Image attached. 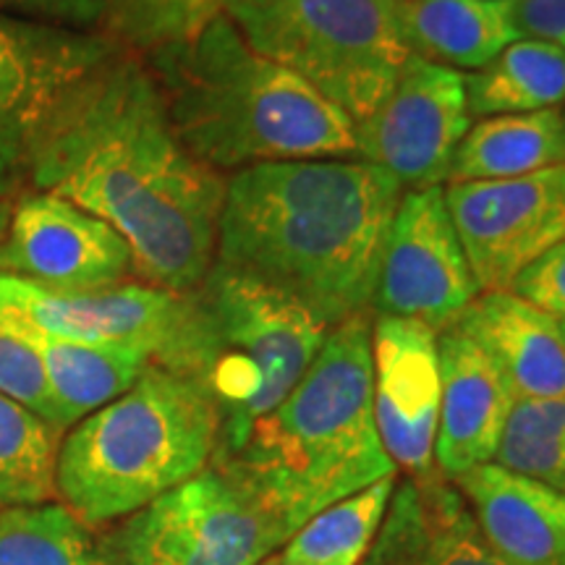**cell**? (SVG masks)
<instances>
[{"instance_id": "5bb4252c", "label": "cell", "mask_w": 565, "mask_h": 565, "mask_svg": "<svg viewBox=\"0 0 565 565\" xmlns=\"http://www.w3.org/2000/svg\"><path fill=\"white\" fill-rule=\"evenodd\" d=\"M0 275L47 291H100L137 278L121 233L74 202L38 189L11 200L9 225L0 236Z\"/></svg>"}, {"instance_id": "7402d4cb", "label": "cell", "mask_w": 565, "mask_h": 565, "mask_svg": "<svg viewBox=\"0 0 565 565\" xmlns=\"http://www.w3.org/2000/svg\"><path fill=\"white\" fill-rule=\"evenodd\" d=\"M565 162L563 110L492 116L466 131L450 160L448 181L519 179Z\"/></svg>"}, {"instance_id": "2e32d148", "label": "cell", "mask_w": 565, "mask_h": 565, "mask_svg": "<svg viewBox=\"0 0 565 565\" xmlns=\"http://www.w3.org/2000/svg\"><path fill=\"white\" fill-rule=\"evenodd\" d=\"M440 351V416L435 469L445 479L492 463L511 419L515 395L487 353L456 328L437 338Z\"/></svg>"}, {"instance_id": "ba28073f", "label": "cell", "mask_w": 565, "mask_h": 565, "mask_svg": "<svg viewBox=\"0 0 565 565\" xmlns=\"http://www.w3.org/2000/svg\"><path fill=\"white\" fill-rule=\"evenodd\" d=\"M294 532L225 466L207 469L116 521L97 545L108 565H257Z\"/></svg>"}, {"instance_id": "8992f818", "label": "cell", "mask_w": 565, "mask_h": 565, "mask_svg": "<svg viewBox=\"0 0 565 565\" xmlns=\"http://www.w3.org/2000/svg\"><path fill=\"white\" fill-rule=\"evenodd\" d=\"M192 299L202 330L200 383L221 414L212 461L242 448L252 424L301 383L328 328L291 296L212 263Z\"/></svg>"}, {"instance_id": "8fae6325", "label": "cell", "mask_w": 565, "mask_h": 565, "mask_svg": "<svg viewBox=\"0 0 565 565\" xmlns=\"http://www.w3.org/2000/svg\"><path fill=\"white\" fill-rule=\"evenodd\" d=\"M445 204L479 294L511 291L529 265L565 242V162L519 179L450 183Z\"/></svg>"}, {"instance_id": "9a60e30c", "label": "cell", "mask_w": 565, "mask_h": 565, "mask_svg": "<svg viewBox=\"0 0 565 565\" xmlns=\"http://www.w3.org/2000/svg\"><path fill=\"white\" fill-rule=\"evenodd\" d=\"M429 324L372 315V404L380 440L406 477L433 475L440 351Z\"/></svg>"}, {"instance_id": "277c9868", "label": "cell", "mask_w": 565, "mask_h": 565, "mask_svg": "<svg viewBox=\"0 0 565 565\" xmlns=\"http://www.w3.org/2000/svg\"><path fill=\"white\" fill-rule=\"evenodd\" d=\"M225 466L296 532L324 508L398 477L372 404V309L324 335L280 406L252 424Z\"/></svg>"}, {"instance_id": "6da1fadb", "label": "cell", "mask_w": 565, "mask_h": 565, "mask_svg": "<svg viewBox=\"0 0 565 565\" xmlns=\"http://www.w3.org/2000/svg\"><path fill=\"white\" fill-rule=\"evenodd\" d=\"M30 189L110 223L147 286L186 294L215 263L223 173L186 150L152 71L126 47L63 105L32 160Z\"/></svg>"}, {"instance_id": "d590c367", "label": "cell", "mask_w": 565, "mask_h": 565, "mask_svg": "<svg viewBox=\"0 0 565 565\" xmlns=\"http://www.w3.org/2000/svg\"><path fill=\"white\" fill-rule=\"evenodd\" d=\"M563 129H565V110H563Z\"/></svg>"}, {"instance_id": "7c38bea8", "label": "cell", "mask_w": 565, "mask_h": 565, "mask_svg": "<svg viewBox=\"0 0 565 565\" xmlns=\"http://www.w3.org/2000/svg\"><path fill=\"white\" fill-rule=\"evenodd\" d=\"M477 296L445 189L404 192L380 254L372 315L416 320L443 333Z\"/></svg>"}, {"instance_id": "4dcf8cb0", "label": "cell", "mask_w": 565, "mask_h": 565, "mask_svg": "<svg viewBox=\"0 0 565 565\" xmlns=\"http://www.w3.org/2000/svg\"><path fill=\"white\" fill-rule=\"evenodd\" d=\"M511 291L557 320L565 317V242L529 265L515 278Z\"/></svg>"}, {"instance_id": "52a82bcc", "label": "cell", "mask_w": 565, "mask_h": 565, "mask_svg": "<svg viewBox=\"0 0 565 565\" xmlns=\"http://www.w3.org/2000/svg\"><path fill=\"white\" fill-rule=\"evenodd\" d=\"M398 0H225L259 55L294 71L351 118H370L408 61Z\"/></svg>"}, {"instance_id": "5b68a950", "label": "cell", "mask_w": 565, "mask_h": 565, "mask_svg": "<svg viewBox=\"0 0 565 565\" xmlns=\"http://www.w3.org/2000/svg\"><path fill=\"white\" fill-rule=\"evenodd\" d=\"M221 414L207 387L152 364L61 440L55 498L92 526L116 524L207 469Z\"/></svg>"}, {"instance_id": "9c48e42d", "label": "cell", "mask_w": 565, "mask_h": 565, "mask_svg": "<svg viewBox=\"0 0 565 565\" xmlns=\"http://www.w3.org/2000/svg\"><path fill=\"white\" fill-rule=\"evenodd\" d=\"M0 324L76 343L131 345L166 370L196 377L200 322L192 294L147 282L100 291H47L0 275Z\"/></svg>"}, {"instance_id": "1f68e13d", "label": "cell", "mask_w": 565, "mask_h": 565, "mask_svg": "<svg viewBox=\"0 0 565 565\" xmlns=\"http://www.w3.org/2000/svg\"><path fill=\"white\" fill-rule=\"evenodd\" d=\"M515 40H542L565 51V0H500Z\"/></svg>"}, {"instance_id": "30bf717a", "label": "cell", "mask_w": 565, "mask_h": 565, "mask_svg": "<svg viewBox=\"0 0 565 565\" xmlns=\"http://www.w3.org/2000/svg\"><path fill=\"white\" fill-rule=\"evenodd\" d=\"M116 40L0 13V200L30 189L32 160L74 89Z\"/></svg>"}, {"instance_id": "836d02e7", "label": "cell", "mask_w": 565, "mask_h": 565, "mask_svg": "<svg viewBox=\"0 0 565 565\" xmlns=\"http://www.w3.org/2000/svg\"><path fill=\"white\" fill-rule=\"evenodd\" d=\"M257 565H282V563L278 561V553H275V555H270V557H265V561L257 563Z\"/></svg>"}, {"instance_id": "e575fe53", "label": "cell", "mask_w": 565, "mask_h": 565, "mask_svg": "<svg viewBox=\"0 0 565 565\" xmlns=\"http://www.w3.org/2000/svg\"><path fill=\"white\" fill-rule=\"evenodd\" d=\"M557 322H561V330H563V338H565V317H561V320H557Z\"/></svg>"}, {"instance_id": "484cf974", "label": "cell", "mask_w": 565, "mask_h": 565, "mask_svg": "<svg viewBox=\"0 0 565 565\" xmlns=\"http://www.w3.org/2000/svg\"><path fill=\"white\" fill-rule=\"evenodd\" d=\"M0 565H108L97 536L66 505L0 508Z\"/></svg>"}, {"instance_id": "44dd1931", "label": "cell", "mask_w": 565, "mask_h": 565, "mask_svg": "<svg viewBox=\"0 0 565 565\" xmlns=\"http://www.w3.org/2000/svg\"><path fill=\"white\" fill-rule=\"evenodd\" d=\"M408 53L448 68L479 71L515 40L500 0H398Z\"/></svg>"}, {"instance_id": "f546056e", "label": "cell", "mask_w": 565, "mask_h": 565, "mask_svg": "<svg viewBox=\"0 0 565 565\" xmlns=\"http://www.w3.org/2000/svg\"><path fill=\"white\" fill-rule=\"evenodd\" d=\"M113 0H0V13L13 11L21 19L66 26L76 32H105Z\"/></svg>"}, {"instance_id": "ffe728a7", "label": "cell", "mask_w": 565, "mask_h": 565, "mask_svg": "<svg viewBox=\"0 0 565 565\" xmlns=\"http://www.w3.org/2000/svg\"><path fill=\"white\" fill-rule=\"evenodd\" d=\"M17 333L30 338L40 351L53 393L58 433H68L84 416L108 406L154 364L150 353L131 345L76 343L34 330H17Z\"/></svg>"}, {"instance_id": "603a6c76", "label": "cell", "mask_w": 565, "mask_h": 565, "mask_svg": "<svg viewBox=\"0 0 565 565\" xmlns=\"http://www.w3.org/2000/svg\"><path fill=\"white\" fill-rule=\"evenodd\" d=\"M469 116H519L565 103V51L542 40H513L484 68L463 76Z\"/></svg>"}, {"instance_id": "f1b7e54d", "label": "cell", "mask_w": 565, "mask_h": 565, "mask_svg": "<svg viewBox=\"0 0 565 565\" xmlns=\"http://www.w3.org/2000/svg\"><path fill=\"white\" fill-rule=\"evenodd\" d=\"M0 393L55 427L53 393L40 351L30 338L0 324ZM63 435V433H61Z\"/></svg>"}, {"instance_id": "3957f363", "label": "cell", "mask_w": 565, "mask_h": 565, "mask_svg": "<svg viewBox=\"0 0 565 565\" xmlns=\"http://www.w3.org/2000/svg\"><path fill=\"white\" fill-rule=\"evenodd\" d=\"M186 150L217 173L259 162L356 158L353 121L259 55L221 13L194 40L141 55Z\"/></svg>"}, {"instance_id": "4316f807", "label": "cell", "mask_w": 565, "mask_h": 565, "mask_svg": "<svg viewBox=\"0 0 565 565\" xmlns=\"http://www.w3.org/2000/svg\"><path fill=\"white\" fill-rule=\"evenodd\" d=\"M494 463L565 494V395L515 401Z\"/></svg>"}, {"instance_id": "83f0119b", "label": "cell", "mask_w": 565, "mask_h": 565, "mask_svg": "<svg viewBox=\"0 0 565 565\" xmlns=\"http://www.w3.org/2000/svg\"><path fill=\"white\" fill-rule=\"evenodd\" d=\"M225 0H113L105 38L145 55L162 45L194 40L223 13Z\"/></svg>"}, {"instance_id": "d6986e66", "label": "cell", "mask_w": 565, "mask_h": 565, "mask_svg": "<svg viewBox=\"0 0 565 565\" xmlns=\"http://www.w3.org/2000/svg\"><path fill=\"white\" fill-rule=\"evenodd\" d=\"M490 547L511 565H565V494L500 463L454 479Z\"/></svg>"}, {"instance_id": "4fadbf2b", "label": "cell", "mask_w": 565, "mask_h": 565, "mask_svg": "<svg viewBox=\"0 0 565 565\" xmlns=\"http://www.w3.org/2000/svg\"><path fill=\"white\" fill-rule=\"evenodd\" d=\"M463 74L408 55L377 110L356 131V158L393 175L404 192L440 186L471 129Z\"/></svg>"}, {"instance_id": "7a4b0ae2", "label": "cell", "mask_w": 565, "mask_h": 565, "mask_svg": "<svg viewBox=\"0 0 565 565\" xmlns=\"http://www.w3.org/2000/svg\"><path fill=\"white\" fill-rule=\"evenodd\" d=\"M404 186L359 158L259 162L225 179L215 263L265 282L324 328L366 312Z\"/></svg>"}, {"instance_id": "d4e9b609", "label": "cell", "mask_w": 565, "mask_h": 565, "mask_svg": "<svg viewBox=\"0 0 565 565\" xmlns=\"http://www.w3.org/2000/svg\"><path fill=\"white\" fill-rule=\"evenodd\" d=\"M63 435L0 393V508L55 498V461Z\"/></svg>"}, {"instance_id": "e0dca14e", "label": "cell", "mask_w": 565, "mask_h": 565, "mask_svg": "<svg viewBox=\"0 0 565 565\" xmlns=\"http://www.w3.org/2000/svg\"><path fill=\"white\" fill-rule=\"evenodd\" d=\"M359 565H511L505 563L440 471L395 479L383 526Z\"/></svg>"}, {"instance_id": "cb8c5ba5", "label": "cell", "mask_w": 565, "mask_h": 565, "mask_svg": "<svg viewBox=\"0 0 565 565\" xmlns=\"http://www.w3.org/2000/svg\"><path fill=\"white\" fill-rule=\"evenodd\" d=\"M395 479L366 487L324 508L278 550L282 565H359L383 526Z\"/></svg>"}, {"instance_id": "ac0fdd59", "label": "cell", "mask_w": 565, "mask_h": 565, "mask_svg": "<svg viewBox=\"0 0 565 565\" xmlns=\"http://www.w3.org/2000/svg\"><path fill=\"white\" fill-rule=\"evenodd\" d=\"M503 372L515 401L565 395V338L557 317L513 291L479 294L450 324Z\"/></svg>"}, {"instance_id": "d6a6232c", "label": "cell", "mask_w": 565, "mask_h": 565, "mask_svg": "<svg viewBox=\"0 0 565 565\" xmlns=\"http://www.w3.org/2000/svg\"><path fill=\"white\" fill-rule=\"evenodd\" d=\"M9 215H11V200H0V236H3L6 225H9Z\"/></svg>"}]
</instances>
